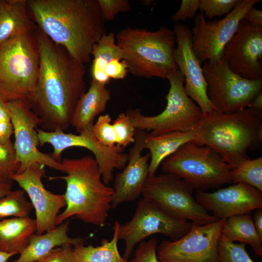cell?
<instances>
[{"label":"cell","mask_w":262,"mask_h":262,"mask_svg":"<svg viewBox=\"0 0 262 262\" xmlns=\"http://www.w3.org/2000/svg\"><path fill=\"white\" fill-rule=\"evenodd\" d=\"M39 70L30 101L44 131H65L70 126L75 107L85 93L84 64L62 46L52 42L39 29L35 32Z\"/></svg>","instance_id":"6da1fadb"},{"label":"cell","mask_w":262,"mask_h":262,"mask_svg":"<svg viewBox=\"0 0 262 262\" xmlns=\"http://www.w3.org/2000/svg\"><path fill=\"white\" fill-rule=\"evenodd\" d=\"M27 6L39 29L83 64L107 33L97 0H27Z\"/></svg>","instance_id":"7a4b0ae2"},{"label":"cell","mask_w":262,"mask_h":262,"mask_svg":"<svg viewBox=\"0 0 262 262\" xmlns=\"http://www.w3.org/2000/svg\"><path fill=\"white\" fill-rule=\"evenodd\" d=\"M65 176L50 177L66 181V206L56 219V226L71 217L87 224L103 226L112 209L113 187L102 180L94 157L65 158L61 161Z\"/></svg>","instance_id":"3957f363"},{"label":"cell","mask_w":262,"mask_h":262,"mask_svg":"<svg viewBox=\"0 0 262 262\" xmlns=\"http://www.w3.org/2000/svg\"><path fill=\"white\" fill-rule=\"evenodd\" d=\"M262 119L247 108L230 114L213 110L203 115L194 129L192 142L211 147L233 169L250 159L248 150L261 146Z\"/></svg>","instance_id":"277c9868"},{"label":"cell","mask_w":262,"mask_h":262,"mask_svg":"<svg viewBox=\"0 0 262 262\" xmlns=\"http://www.w3.org/2000/svg\"><path fill=\"white\" fill-rule=\"evenodd\" d=\"M115 40L129 72L135 76L167 79L178 69L173 58L175 35L168 27L161 26L154 31L127 27L115 34Z\"/></svg>","instance_id":"5b68a950"},{"label":"cell","mask_w":262,"mask_h":262,"mask_svg":"<svg viewBox=\"0 0 262 262\" xmlns=\"http://www.w3.org/2000/svg\"><path fill=\"white\" fill-rule=\"evenodd\" d=\"M40 65L35 33L20 34L0 45V98L30 102Z\"/></svg>","instance_id":"8992f818"},{"label":"cell","mask_w":262,"mask_h":262,"mask_svg":"<svg viewBox=\"0 0 262 262\" xmlns=\"http://www.w3.org/2000/svg\"><path fill=\"white\" fill-rule=\"evenodd\" d=\"M164 173L176 175L196 191L231 182V168L214 149L192 142L180 147L161 163Z\"/></svg>","instance_id":"52a82bcc"},{"label":"cell","mask_w":262,"mask_h":262,"mask_svg":"<svg viewBox=\"0 0 262 262\" xmlns=\"http://www.w3.org/2000/svg\"><path fill=\"white\" fill-rule=\"evenodd\" d=\"M170 88L166 96V105L159 114L146 116L139 108L130 109L126 114L136 130L150 131L158 135L172 131L186 132L193 130L203 115L184 89V78L178 70L172 72L167 79Z\"/></svg>","instance_id":"ba28073f"},{"label":"cell","mask_w":262,"mask_h":262,"mask_svg":"<svg viewBox=\"0 0 262 262\" xmlns=\"http://www.w3.org/2000/svg\"><path fill=\"white\" fill-rule=\"evenodd\" d=\"M202 67L207 96L215 111L230 114L246 108L262 91V78L252 80L240 76L223 58L205 62Z\"/></svg>","instance_id":"9c48e42d"},{"label":"cell","mask_w":262,"mask_h":262,"mask_svg":"<svg viewBox=\"0 0 262 262\" xmlns=\"http://www.w3.org/2000/svg\"><path fill=\"white\" fill-rule=\"evenodd\" d=\"M193 189L175 174L164 173L148 176L142 195L173 216L201 226L219 220L204 209L193 195Z\"/></svg>","instance_id":"30bf717a"},{"label":"cell","mask_w":262,"mask_h":262,"mask_svg":"<svg viewBox=\"0 0 262 262\" xmlns=\"http://www.w3.org/2000/svg\"><path fill=\"white\" fill-rule=\"evenodd\" d=\"M192 225L173 216L153 201L143 197L138 202L131 218L119 225L118 240L124 241L125 244L123 257L128 260L135 246L150 235L162 234L175 241L186 234Z\"/></svg>","instance_id":"8fae6325"},{"label":"cell","mask_w":262,"mask_h":262,"mask_svg":"<svg viewBox=\"0 0 262 262\" xmlns=\"http://www.w3.org/2000/svg\"><path fill=\"white\" fill-rule=\"evenodd\" d=\"M260 0H242L241 3L219 20L207 21L203 13L195 17L191 30L193 50L201 63L222 58L224 49L235 34L246 11Z\"/></svg>","instance_id":"7c38bea8"},{"label":"cell","mask_w":262,"mask_h":262,"mask_svg":"<svg viewBox=\"0 0 262 262\" xmlns=\"http://www.w3.org/2000/svg\"><path fill=\"white\" fill-rule=\"evenodd\" d=\"M39 146L50 144L53 151L51 154L57 161H60L62 152L71 147H81L91 151L97 161L102 180L108 185L114 179L115 169H123L126 165L129 154L124 152V148L116 145L113 147H106L96 139L92 131V127L75 134L66 133L56 130L48 131L37 129Z\"/></svg>","instance_id":"4fadbf2b"},{"label":"cell","mask_w":262,"mask_h":262,"mask_svg":"<svg viewBox=\"0 0 262 262\" xmlns=\"http://www.w3.org/2000/svg\"><path fill=\"white\" fill-rule=\"evenodd\" d=\"M225 219L192 225L181 238L162 241L157 247L160 262H219L218 242Z\"/></svg>","instance_id":"5bb4252c"},{"label":"cell","mask_w":262,"mask_h":262,"mask_svg":"<svg viewBox=\"0 0 262 262\" xmlns=\"http://www.w3.org/2000/svg\"><path fill=\"white\" fill-rule=\"evenodd\" d=\"M7 103L15 136L13 146L16 161L19 164L16 173H22L34 164H40L63 172L61 162L55 160L51 154L41 152L38 148L39 141L37 129L42 122L32 110L30 102L18 101Z\"/></svg>","instance_id":"9a60e30c"},{"label":"cell","mask_w":262,"mask_h":262,"mask_svg":"<svg viewBox=\"0 0 262 262\" xmlns=\"http://www.w3.org/2000/svg\"><path fill=\"white\" fill-rule=\"evenodd\" d=\"M45 167L43 164H34L22 173L11 177L12 180L16 181L30 199L35 210L37 234L54 229L57 216L66 206L64 194H53L45 188L42 180L46 172Z\"/></svg>","instance_id":"2e32d148"},{"label":"cell","mask_w":262,"mask_h":262,"mask_svg":"<svg viewBox=\"0 0 262 262\" xmlns=\"http://www.w3.org/2000/svg\"><path fill=\"white\" fill-rule=\"evenodd\" d=\"M222 58L240 76L252 80L262 79V26L252 25L243 18L225 47Z\"/></svg>","instance_id":"e0dca14e"},{"label":"cell","mask_w":262,"mask_h":262,"mask_svg":"<svg viewBox=\"0 0 262 262\" xmlns=\"http://www.w3.org/2000/svg\"><path fill=\"white\" fill-rule=\"evenodd\" d=\"M173 31L176 42L174 61L184 77L185 92L203 115L211 112L214 108L207 96L202 64L193 50L191 30L186 25L177 23Z\"/></svg>","instance_id":"ac0fdd59"},{"label":"cell","mask_w":262,"mask_h":262,"mask_svg":"<svg viewBox=\"0 0 262 262\" xmlns=\"http://www.w3.org/2000/svg\"><path fill=\"white\" fill-rule=\"evenodd\" d=\"M196 201L219 219L262 208V192L250 185L237 183L212 192L196 191Z\"/></svg>","instance_id":"d6986e66"},{"label":"cell","mask_w":262,"mask_h":262,"mask_svg":"<svg viewBox=\"0 0 262 262\" xmlns=\"http://www.w3.org/2000/svg\"><path fill=\"white\" fill-rule=\"evenodd\" d=\"M148 132L135 130L133 145L130 149L128 162L122 170L115 176L112 209L127 202L136 199L142 195L149 176V152L143 155L145 140Z\"/></svg>","instance_id":"ffe728a7"},{"label":"cell","mask_w":262,"mask_h":262,"mask_svg":"<svg viewBox=\"0 0 262 262\" xmlns=\"http://www.w3.org/2000/svg\"><path fill=\"white\" fill-rule=\"evenodd\" d=\"M111 98L106 84L92 79L89 89L81 96L73 112L70 126L80 133L92 127L96 116L104 112Z\"/></svg>","instance_id":"44dd1931"},{"label":"cell","mask_w":262,"mask_h":262,"mask_svg":"<svg viewBox=\"0 0 262 262\" xmlns=\"http://www.w3.org/2000/svg\"><path fill=\"white\" fill-rule=\"evenodd\" d=\"M69 224L68 221L64 222L50 231L33 234L27 246L13 262H36L55 247L67 244L73 246L84 244L81 237L71 238L68 236Z\"/></svg>","instance_id":"7402d4cb"},{"label":"cell","mask_w":262,"mask_h":262,"mask_svg":"<svg viewBox=\"0 0 262 262\" xmlns=\"http://www.w3.org/2000/svg\"><path fill=\"white\" fill-rule=\"evenodd\" d=\"M27 0H0V45L11 37L34 31Z\"/></svg>","instance_id":"603a6c76"},{"label":"cell","mask_w":262,"mask_h":262,"mask_svg":"<svg viewBox=\"0 0 262 262\" xmlns=\"http://www.w3.org/2000/svg\"><path fill=\"white\" fill-rule=\"evenodd\" d=\"M36 229L35 219L29 216L0 220V250L20 254L27 246Z\"/></svg>","instance_id":"cb8c5ba5"},{"label":"cell","mask_w":262,"mask_h":262,"mask_svg":"<svg viewBox=\"0 0 262 262\" xmlns=\"http://www.w3.org/2000/svg\"><path fill=\"white\" fill-rule=\"evenodd\" d=\"M195 131H172L153 136L148 133L145 140V149L149 150L150 161L149 176L155 173L162 162L184 144L193 142Z\"/></svg>","instance_id":"d4e9b609"},{"label":"cell","mask_w":262,"mask_h":262,"mask_svg":"<svg viewBox=\"0 0 262 262\" xmlns=\"http://www.w3.org/2000/svg\"><path fill=\"white\" fill-rule=\"evenodd\" d=\"M119 223L115 221L112 238L110 240H102L99 246H86L84 244L73 246V255L76 262H130L120 254L118 250Z\"/></svg>","instance_id":"484cf974"},{"label":"cell","mask_w":262,"mask_h":262,"mask_svg":"<svg viewBox=\"0 0 262 262\" xmlns=\"http://www.w3.org/2000/svg\"><path fill=\"white\" fill-rule=\"evenodd\" d=\"M221 235L233 242L249 244L256 255H262V238L258 233L250 214L226 219Z\"/></svg>","instance_id":"4316f807"},{"label":"cell","mask_w":262,"mask_h":262,"mask_svg":"<svg viewBox=\"0 0 262 262\" xmlns=\"http://www.w3.org/2000/svg\"><path fill=\"white\" fill-rule=\"evenodd\" d=\"M91 73L105 72L107 65L114 60H123L121 49L116 43L115 34L110 32L104 34L92 49Z\"/></svg>","instance_id":"83f0119b"},{"label":"cell","mask_w":262,"mask_h":262,"mask_svg":"<svg viewBox=\"0 0 262 262\" xmlns=\"http://www.w3.org/2000/svg\"><path fill=\"white\" fill-rule=\"evenodd\" d=\"M233 184L244 183L262 192V157L246 160L231 170Z\"/></svg>","instance_id":"f1b7e54d"},{"label":"cell","mask_w":262,"mask_h":262,"mask_svg":"<svg viewBox=\"0 0 262 262\" xmlns=\"http://www.w3.org/2000/svg\"><path fill=\"white\" fill-rule=\"evenodd\" d=\"M33 209L22 189L12 190L0 198V220L10 216L28 217Z\"/></svg>","instance_id":"f546056e"},{"label":"cell","mask_w":262,"mask_h":262,"mask_svg":"<svg viewBox=\"0 0 262 262\" xmlns=\"http://www.w3.org/2000/svg\"><path fill=\"white\" fill-rule=\"evenodd\" d=\"M217 252L219 262H254L246 250V244L235 243L221 235Z\"/></svg>","instance_id":"4dcf8cb0"},{"label":"cell","mask_w":262,"mask_h":262,"mask_svg":"<svg viewBox=\"0 0 262 262\" xmlns=\"http://www.w3.org/2000/svg\"><path fill=\"white\" fill-rule=\"evenodd\" d=\"M19 166L11 140L0 144V181L11 182V177L17 172Z\"/></svg>","instance_id":"1f68e13d"},{"label":"cell","mask_w":262,"mask_h":262,"mask_svg":"<svg viewBox=\"0 0 262 262\" xmlns=\"http://www.w3.org/2000/svg\"><path fill=\"white\" fill-rule=\"evenodd\" d=\"M112 124L116 137V145L125 148L134 143L136 129L126 113L119 114Z\"/></svg>","instance_id":"d6a6232c"},{"label":"cell","mask_w":262,"mask_h":262,"mask_svg":"<svg viewBox=\"0 0 262 262\" xmlns=\"http://www.w3.org/2000/svg\"><path fill=\"white\" fill-rule=\"evenodd\" d=\"M93 133L97 140L103 146L113 147L116 146V137L108 114L100 115L92 126Z\"/></svg>","instance_id":"836d02e7"},{"label":"cell","mask_w":262,"mask_h":262,"mask_svg":"<svg viewBox=\"0 0 262 262\" xmlns=\"http://www.w3.org/2000/svg\"><path fill=\"white\" fill-rule=\"evenodd\" d=\"M242 0H199V10L208 19L227 15Z\"/></svg>","instance_id":"e575fe53"},{"label":"cell","mask_w":262,"mask_h":262,"mask_svg":"<svg viewBox=\"0 0 262 262\" xmlns=\"http://www.w3.org/2000/svg\"><path fill=\"white\" fill-rule=\"evenodd\" d=\"M102 16L104 20L113 21L120 12H127L131 10L128 0H97Z\"/></svg>","instance_id":"d590c367"},{"label":"cell","mask_w":262,"mask_h":262,"mask_svg":"<svg viewBox=\"0 0 262 262\" xmlns=\"http://www.w3.org/2000/svg\"><path fill=\"white\" fill-rule=\"evenodd\" d=\"M157 240L153 238L141 242L130 262H160L157 255Z\"/></svg>","instance_id":"8d00e7d4"},{"label":"cell","mask_w":262,"mask_h":262,"mask_svg":"<svg viewBox=\"0 0 262 262\" xmlns=\"http://www.w3.org/2000/svg\"><path fill=\"white\" fill-rule=\"evenodd\" d=\"M13 128L8 103L0 98V144L11 140Z\"/></svg>","instance_id":"74e56055"},{"label":"cell","mask_w":262,"mask_h":262,"mask_svg":"<svg viewBox=\"0 0 262 262\" xmlns=\"http://www.w3.org/2000/svg\"><path fill=\"white\" fill-rule=\"evenodd\" d=\"M199 9V0H182L178 11L171 16L173 22L177 23L190 19L196 16Z\"/></svg>","instance_id":"f35d334b"},{"label":"cell","mask_w":262,"mask_h":262,"mask_svg":"<svg viewBox=\"0 0 262 262\" xmlns=\"http://www.w3.org/2000/svg\"><path fill=\"white\" fill-rule=\"evenodd\" d=\"M128 67L124 60H114L106 67L105 72L110 79H123L128 73Z\"/></svg>","instance_id":"ab89813d"},{"label":"cell","mask_w":262,"mask_h":262,"mask_svg":"<svg viewBox=\"0 0 262 262\" xmlns=\"http://www.w3.org/2000/svg\"><path fill=\"white\" fill-rule=\"evenodd\" d=\"M65 254L64 245L53 248L36 262H62Z\"/></svg>","instance_id":"60d3db41"},{"label":"cell","mask_w":262,"mask_h":262,"mask_svg":"<svg viewBox=\"0 0 262 262\" xmlns=\"http://www.w3.org/2000/svg\"><path fill=\"white\" fill-rule=\"evenodd\" d=\"M244 19L252 25L262 26V11L252 6L246 13Z\"/></svg>","instance_id":"b9f144b4"},{"label":"cell","mask_w":262,"mask_h":262,"mask_svg":"<svg viewBox=\"0 0 262 262\" xmlns=\"http://www.w3.org/2000/svg\"><path fill=\"white\" fill-rule=\"evenodd\" d=\"M246 108L262 118V91L258 93L251 100Z\"/></svg>","instance_id":"7bdbcfd3"},{"label":"cell","mask_w":262,"mask_h":262,"mask_svg":"<svg viewBox=\"0 0 262 262\" xmlns=\"http://www.w3.org/2000/svg\"><path fill=\"white\" fill-rule=\"evenodd\" d=\"M252 219L258 233L262 238V208L256 210Z\"/></svg>","instance_id":"ee69618b"},{"label":"cell","mask_w":262,"mask_h":262,"mask_svg":"<svg viewBox=\"0 0 262 262\" xmlns=\"http://www.w3.org/2000/svg\"><path fill=\"white\" fill-rule=\"evenodd\" d=\"M65 254L62 262H76L73 255V246L65 245Z\"/></svg>","instance_id":"f6af8a7d"},{"label":"cell","mask_w":262,"mask_h":262,"mask_svg":"<svg viewBox=\"0 0 262 262\" xmlns=\"http://www.w3.org/2000/svg\"><path fill=\"white\" fill-rule=\"evenodd\" d=\"M11 182L0 181V198L7 195L12 191Z\"/></svg>","instance_id":"bcb514c9"},{"label":"cell","mask_w":262,"mask_h":262,"mask_svg":"<svg viewBox=\"0 0 262 262\" xmlns=\"http://www.w3.org/2000/svg\"><path fill=\"white\" fill-rule=\"evenodd\" d=\"M15 255L0 250V262H7L9 259Z\"/></svg>","instance_id":"7dc6e473"}]
</instances>
